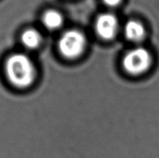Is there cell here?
<instances>
[{
  "label": "cell",
  "mask_w": 159,
  "mask_h": 158,
  "mask_svg": "<svg viewBox=\"0 0 159 158\" xmlns=\"http://www.w3.org/2000/svg\"><path fill=\"white\" fill-rule=\"evenodd\" d=\"M43 23L46 28L51 30L58 29L63 26L64 17L61 13L56 10H48L43 14Z\"/></svg>",
  "instance_id": "obj_6"
},
{
  "label": "cell",
  "mask_w": 159,
  "mask_h": 158,
  "mask_svg": "<svg viewBox=\"0 0 159 158\" xmlns=\"http://www.w3.org/2000/svg\"><path fill=\"white\" fill-rule=\"evenodd\" d=\"M102 2L107 6H110V7H114V6H118L121 2V0H102Z\"/></svg>",
  "instance_id": "obj_8"
},
{
  "label": "cell",
  "mask_w": 159,
  "mask_h": 158,
  "mask_svg": "<svg viewBox=\"0 0 159 158\" xmlns=\"http://www.w3.org/2000/svg\"><path fill=\"white\" fill-rule=\"evenodd\" d=\"M119 21L112 13L101 14L96 21V31L103 40H111L117 33Z\"/></svg>",
  "instance_id": "obj_4"
},
{
  "label": "cell",
  "mask_w": 159,
  "mask_h": 158,
  "mask_svg": "<svg viewBox=\"0 0 159 158\" xmlns=\"http://www.w3.org/2000/svg\"><path fill=\"white\" fill-rule=\"evenodd\" d=\"M145 29L142 23L136 20H130L125 24L124 34L127 40L134 43L141 42L145 37Z\"/></svg>",
  "instance_id": "obj_5"
},
{
  "label": "cell",
  "mask_w": 159,
  "mask_h": 158,
  "mask_svg": "<svg viewBox=\"0 0 159 158\" xmlns=\"http://www.w3.org/2000/svg\"><path fill=\"white\" fill-rule=\"evenodd\" d=\"M152 64V55L144 47L133 48L124 55L123 67L127 73L138 75L150 69Z\"/></svg>",
  "instance_id": "obj_2"
},
{
  "label": "cell",
  "mask_w": 159,
  "mask_h": 158,
  "mask_svg": "<svg viewBox=\"0 0 159 158\" xmlns=\"http://www.w3.org/2000/svg\"><path fill=\"white\" fill-rule=\"evenodd\" d=\"M21 41L27 49H36L41 43L42 37L37 29H28L22 33Z\"/></svg>",
  "instance_id": "obj_7"
},
{
  "label": "cell",
  "mask_w": 159,
  "mask_h": 158,
  "mask_svg": "<svg viewBox=\"0 0 159 158\" xmlns=\"http://www.w3.org/2000/svg\"><path fill=\"white\" fill-rule=\"evenodd\" d=\"M86 39L81 31L69 29L64 33L58 41V48L61 54L68 59L79 57L85 50Z\"/></svg>",
  "instance_id": "obj_3"
},
{
  "label": "cell",
  "mask_w": 159,
  "mask_h": 158,
  "mask_svg": "<svg viewBox=\"0 0 159 158\" xmlns=\"http://www.w3.org/2000/svg\"><path fill=\"white\" fill-rule=\"evenodd\" d=\"M5 71L8 80L16 88H26L33 84L36 77V68L26 54H12L7 59Z\"/></svg>",
  "instance_id": "obj_1"
}]
</instances>
